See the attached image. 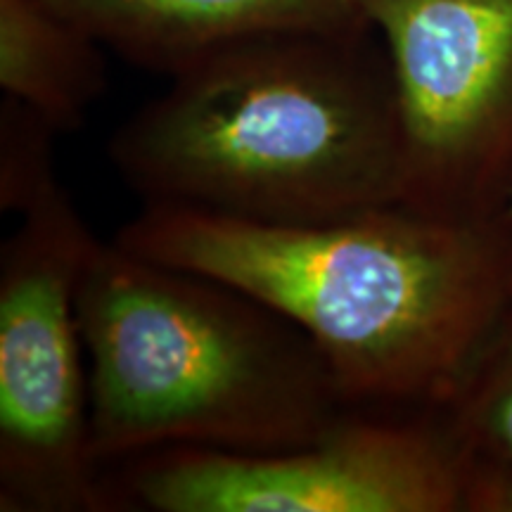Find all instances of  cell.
<instances>
[{
    "mask_svg": "<svg viewBox=\"0 0 512 512\" xmlns=\"http://www.w3.org/2000/svg\"><path fill=\"white\" fill-rule=\"evenodd\" d=\"M114 242L238 287L299 325L356 408L444 406L512 304L505 216L389 204L325 223L143 209Z\"/></svg>",
    "mask_w": 512,
    "mask_h": 512,
    "instance_id": "1",
    "label": "cell"
},
{
    "mask_svg": "<svg viewBox=\"0 0 512 512\" xmlns=\"http://www.w3.org/2000/svg\"><path fill=\"white\" fill-rule=\"evenodd\" d=\"M169 79L107 145L143 204L254 223L401 204L399 102L373 27L249 38Z\"/></svg>",
    "mask_w": 512,
    "mask_h": 512,
    "instance_id": "2",
    "label": "cell"
},
{
    "mask_svg": "<svg viewBox=\"0 0 512 512\" xmlns=\"http://www.w3.org/2000/svg\"><path fill=\"white\" fill-rule=\"evenodd\" d=\"M76 309L100 470L166 448L290 451L356 408L283 313L114 240L88 256Z\"/></svg>",
    "mask_w": 512,
    "mask_h": 512,
    "instance_id": "3",
    "label": "cell"
},
{
    "mask_svg": "<svg viewBox=\"0 0 512 512\" xmlns=\"http://www.w3.org/2000/svg\"><path fill=\"white\" fill-rule=\"evenodd\" d=\"M100 512H512V475L441 406L351 408L290 451L166 448L102 467Z\"/></svg>",
    "mask_w": 512,
    "mask_h": 512,
    "instance_id": "4",
    "label": "cell"
},
{
    "mask_svg": "<svg viewBox=\"0 0 512 512\" xmlns=\"http://www.w3.org/2000/svg\"><path fill=\"white\" fill-rule=\"evenodd\" d=\"M98 238L60 178L0 249V510L100 512L76 292Z\"/></svg>",
    "mask_w": 512,
    "mask_h": 512,
    "instance_id": "5",
    "label": "cell"
},
{
    "mask_svg": "<svg viewBox=\"0 0 512 512\" xmlns=\"http://www.w3.org/2000/svg\"><path fill=\"white\" fill-rule=\"evenodd\" d=\"M368 19L394 74L403 207L501 216L512 188V0H368Z\"/></svg>",
    "mask_w": 512,
    "mask_h": 512,
    "instance_id": "6",
    "label": "cell"
},
{
    "mask_svg": "<svg viewBox=\"0 0 512 512\" xmlns=\"http://www.w3.org/2000/svg\"><path fill=\"white\" fill-rule=\"evenodd\" d=\"M112 53L166 76L233 43L370 29L368 0H46Z\"/></svg>",
    "mask_w": 512,
    "mask_h": 512,
    "instance_id": "7",
    "label": "cell"
},
{
    "mask_svg": "<svg viewBox=\"0 0 512 512\" xmlns=\"http://www.w3.org/2000/svg\"><path fill=\"white\" fill-rule=\"evenodd\" d=\"M105 46L46 0H0V88L74 133L107 91Z\"/></svg>",
    "mask_w": 512,
    "mask_h": 512,
    "instance_id": "8",
    "label": "cell"
},
{
    "mask_svg": "<svg viewBox=\"0 0 512 512\" xmlns=\"http://www.w3.org/2000/svg\"><path fill=\"white\" fill-rule=\"evenodd\" d=\"M441 408L479 453L512 475V304Z\"/></svg>",
    "mask_w": 512,
    "mask_h": 512,
    "instance_id": "9",
    "label": "cell"
},
{
    "mask_svg": "<svg viewBox=\"0 0 512 512\" xmlns=\"http://www.w3.org/2000/svg\"><path fill=\"white\" fill-rule=\"evenodd\" d=\"M55 136L34 110L5 95L0 105V209L19 214L57 181Z\"/></svg>",
    "mask_w": 512,
    "mask_h": 512,
    "instance_id": "10",
    "label": "cell"
},
{
    "mask_svg": "<svg viewBox=\"0 0 512 512\" xmlns=\"http://www.w3.org/2000/svg\"><path fill=\"white\" fill-rule=\"evenodd\" d=\"M503 216H505V221H508L510 228H512V188H510V192H508V200H505Z\"/></svg>",
    "mask_w": 512,
    "mask_h": 512,
    "instance_id": "11",
    "label": "cell"
}]
</instances>
